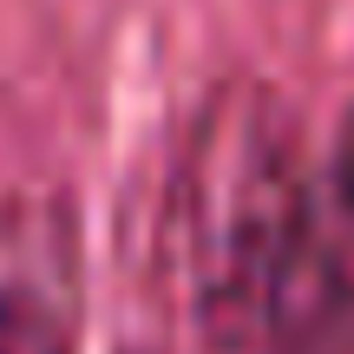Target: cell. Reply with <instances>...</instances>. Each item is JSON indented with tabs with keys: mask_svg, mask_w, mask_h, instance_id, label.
I'll list each match as a JSON object with an SVG mask.
<instances>
[{
	"mask_svg": "<svg viewBox=\"0 0 354 354\" xmlns=\"http://www.w3.org/2000/svg\"><path fill=\"white\" fill-rule=\"evenodd\" d=\"M342 354H354V342H348V348H342Z\"/></svg>",
	"mask_w": 354,
	"mask_h": 354,
	"instance_id": "obj_3",
	"label": "cell"
},
{
	"mask_svg": "<svg viewBox=\"0 0 354 354\" xmlns=\"http://www.w3.org/2000/svg\"><path fill=\"white\" fill-rule=\"evenodd\" d=\"M315 158L302 125L263 79L216 86L184 138L177 256L203 354H263L282 269L308 210Z\"/></svg>",
	"mask_w": 354,
	"mask_h": 354,
	"instance_id": "obj_1",
	"label": "cell"
},
{
	"mask_svg": "<svg viewBox=\"0 0 354 354\" xmlns=\"http://www.w3.org/2000/svg\"><path fill=\"white\" fill-rule=\"evenodd\" d=\"M0 354H79V230L53 190L0 197Z\"/></svg>",
	"mask_w": 354,
	"mask_h": 354,
	"instance_id": "obj_2",
	"label": "cell"
}]
</instances>
